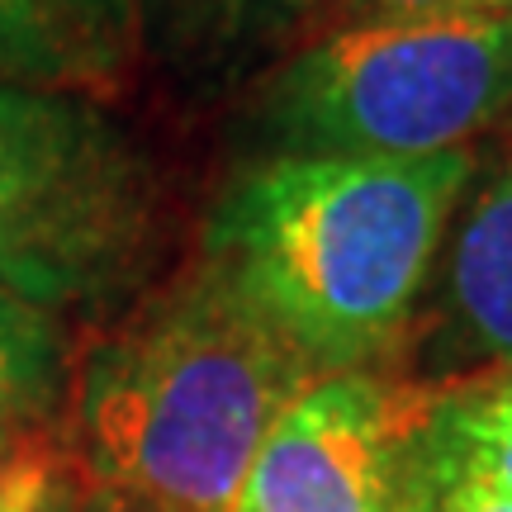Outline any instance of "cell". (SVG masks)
Segmentation results:
<instances>
[{
  "label": "cell",
  "instance_id": "obj_6",
  "mask_svg": "<svg viewBox=\"0 0 512 512\" xmlns=\"http://www.w3.org/2000/svg\"><path fill=\"white\" fill-rule=\"evenodd\" d=\"M323 29V0H133V57L181 100H219Z\"/></svg>",
  "mask_w": 512,
  "mask_h": 512
},
{
  "label": "cell",
  "instance_id": "obj_2",
  "mask_svg": "<svg viewBox=\"0 0 512 512\" xmlns=\"http://www.w3.org/2000/svg\"><path fill=\"white\" fill-rule=\"evenodd\" d=\"M313 380L290 342L195 261L81 356V475L147 512H228L275 418Z\"/></svg>",
  "mask_w": 512,
  "mask_h": 512
},
{
  "label": "cell",
  "instance_id": "obj_1",
  "mask_svg": "<svg viewBox=\"0 0 512 512\" xmlns=\"http://www.w3.org/2000/svg\"><path fill=\"white\" fill-rule=\"evenodd\" d=\"M475 147L427 157H261L204 214L200 261L318 375L403 370Z\"/></svg>",
  "mask_w": 512,
  "mask_h": 512
},
{
  "label": "cell",
  "instance_id": "obj_16",
  "mask_svg": "<svg viewBox=\"0 0 512 512\" xmlns=\"http://www.w3.org/2000/svg\"><path fill=\"white\" fill-rule=\"evenodd\" d=\"M86 512H147V508H138V503H128V498H119V494H105V489H91Z\"/></svg>",
  "mask_w": 512,
  "mask_h": 512
},
{
  "label": "cell",
  "instance_id": "obj_14",
  "mask_svg": "<svg viewBox=\"0 0 512 512\" xmlns=\"http://www.w3.org/2000/svg\"><path fill=\"white\" fill-rule=\"evenodd\" d=\"M57 465H62L57 446H48L38 437L24 441L10 456H0V512H38Z\"/></svg>",
  "mask_w": 512,
  "mask_h": 512
},
{
  "label": "cell",
  "instance_id": "obj_11",
  "mask_svg": "<svg viewBox=\"0 0 512 512\" xmlns=\"http://www.w3.org/2000/svg\"><path fill=\"white\" fill-rule=\"evenodd\" d=\"M48 10L91 57L105 86L133 62V0H48Z\"/></svg>",
  "mask_w": 512,
  "mask_h": 512
},
{
  "label": "cell",
  "instance_id": "obj_8",
  "mask_svg": "<svg viewBox=\"0 0 512 512\" xmlns=\"http://www.w3.org/2000/svg\"><path fill=\"white\" fill-rule=\"evenodd\" d=\"M67 394V323L0 290V456L38 437Z\"/></svg>",
  "mask_w": 512,
  "mask_h": 512
},
{
  "label": "cell",
  "instance_id": "obj_3",
  "mask_svg": "<svg viewBox=\"0 0 512 512\" xmlns=\"http://www.w3.org/2000/svg\"><path fill=\"white\" fill-rule=\"evenodd\" d=\"M166 238L143 138L91 91L0 76V290L57 318L124 309Z\"/></svg>",
  "mask_w": 512,
  "mask_h": 512
},
{
  "label": "cell",
  "instance_id": "obj_10",
  "mask_svg": "<svg viewBox=\"0 0 512 512\" xmlns=\"http://www.w3.org/2000/svg\"><path fill=\"white\" fill-rule=\"evenodd\" d=\"M0 76L34 86H72V91L105 86L91 57L57 24L48 0H0Z\"/></svg>",
  "mask_w": 512,
  "mask_h": 512
},
{
  "label": "cell",
  "instance_id": "obj_4",
  "mask_svg": "<svg viewBox=\"0 0 512 512\" xmlns=\"http://www.w3.org/2000/svg\"><path fill=\"white\" fill-rule=\"evenodd\" d=\"M512 110V19L347 24L247 86V157H427Z\"/></svg>",
  "mask_w": 512,
  "mask_h": 512
},
{
  "label": "cell",
  "instance_id": "obj_5",
  "mask_svg": "<svg viewBox=\"0 0 512 512\" xmlns=\"http://www.w3.org/2000/svg\"><path fill=\"white\" fill-rule=\"evenodd\" d=\"M437 394L394 370L313 380L275 418L228 512H413Z\"/></svg>",
  "mask_w": 512,
  "mask_h": 512
},
{
  "label": "cell",
  "instance_id": "obj_15",
  "mask_svg": "<svg viewBox=\"0 0 512 512\" xmlns=\"http://www.w3.org/2000/svg\"><path fill=\"white\" fill-rule=\"evenodd\" d=\"M86 498H91V484L86 479H76V465H57L53 484H48V494L38 503V512H86Z\"/></svg>",
  "mask_w": 512,
  "mask_h": 512
},
{
  "label": "cell",
  "instance_id": "obj_13",
  "mask_svg": "<svg viewBox=\"0 0 512 512\" xmlns=\"http://www.w3.org/2000/svg\"><path fill=\"white\" fill-rule=\"evenodd\" d=\"M413 512H512V503L484 494L479 484L451 475L441 456L432 451V418H427V437H422V479H418V503Z\"/></svg>",
  "mask_w": 512,
  "mask_h": 512
},
{
  "label": "cell",
  "instance_id": "obj_7",
  "mask_svg": "<svg viewBox=\"0 0 512 512\" xmlns=\"http://www.w3.org/2000/svg\"><path fill=\"white\" fill-rule=\"evenodd\" d=\"M422 356L432 384L512 370V143L456 228L437 294V332Z\"/></svg>",
  "mask_w": 512,
  "mask_h": 512
},
{
  "label": "cell",
  "instance_id": "obj_12",
  "mask_svg": "<svg viewBox=\"0 0 512 512\" xmlns=\"http://www.w3.org/2000/svg\"><path fill=\"white\" fill-rule=\"evenodd\" d=\"M427 19H512V0H323V29L427 24Z\"/></svg>",
  "mask_w": 512,
  "mask_h": 512
},
{
  "label": "cell",
  "instance_id": "obj_9",
  "mask_svg": "<svg viewBox=\"0 0 512 512\" xmlns=\"http://www.w3.org/2000/svg\"><path fill=\"white\" fill-rule=\"evenodd\" d=\"M432 451L451 475L512 503V370L441 384Z\"/></svg>",
  "mask_w": 512,
  "mask_h": 512
}]
</instances>
